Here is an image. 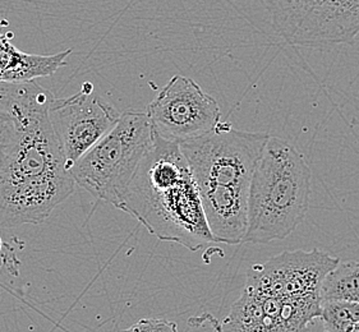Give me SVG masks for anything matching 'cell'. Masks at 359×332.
Here are the masks:
<instances>
[{
    "mask_svg": "<svg viewBox=\"0 0 359 332\" xmlns=\"http://www.w3.org/2000/svg\"><path fill=\"white\" fill-rule=\"evenodd\" d=\"M323 327L326 332H348L359 322V303L344 300H326L321 303Z\"/></svg>",
    "mask_w": 359,
    "mask_h": 332,
    "instance_id": "obj_13",
    "label": "cell"
},
{
    "mask_svg": "<svg viewBox=\"0 0 359 332\" xmlns=\"http://www.w3.org/2000/svg\"><path fill=\"white\" fill-rule=\"evenodd\" d=\"M320 298L326 300H344L359 303V262H339L323 277L320 286Z\"/></svg>",
    "mask_w": 359,
    "mask_h": 332,
    "instance_id": "obj_12",
    "label": "cell"
},
{
    "mask_svg": "<svg viewBox=\"0 0 359 332\" xmlns=\"http://www.w3.org/2000/svg\"><path fill=\"white\" fill-rule=\"evenodd\" d=\"M93 90V85L86 83L79 94L65 99L54 97L49 109L51 127L69 169L108 134L121 118L114 106Z\"/></svg>",
    "mask_w": 359,
    "mask_h": 332,
    "instance_id": "obj_9",
    "label": "cell"
},
{
    "mask_svg": "<svg viewBox=\"0 0 359 332\" xmlns=\"http://www.w3.org/2000/svg\"><path fill=\"white\" fill-rule=\"evenodd\" d=\"M276 34L290 45L351 43L359 35V0H264Z\"/></svg>",
    "mask_w": 359,
    "mask_h": 332,
    "instance_id": "obj_6",
    "label": "cell"
},
{
    "mask_svg": "<svg viewBox=\"0 0 359 332\" xmlns=\"http://www.w3.org/2000/svg\"><path fill=\"white\" fill-rule=\"evenodd\" d=\"M348 332H359V322H357L355 325L353 326L352 328Z\"/></svg>",
    "mask_w": 359,
    "mask_h": 332,
    "instance_id": "obj_15",
    "label": "cell"
},
{
    "mask_svg": "<svg viewBox=\"0 0 359 332\" xmlns=\"http://www.w3.org/2000/svg\"><path fill=\"white\" fill-rule=\"evenodd\" d=\"M340 260L320 249L284 251L253 265L245 290L276 299L320 296L323 277Z\"/></svg>",
    "mask_w": 359,
    "mask_h": 332,
    "instance_id": "obj_10",
    "label": "cell"
},
{
    "mask_svg": "<svg viewBox=\"0 0 359 332\" xmlns=\"http://www.w3.org/2000/svg\"><path fill=\"white\" fill-rule=\"evenodd\" d=\"M118 209L160 240L191 252L219 243L208 228L198 188L180 144L155 130Z\"/></svg>",
    "mask_w": 359,
    "mask_h": 332,
    "instance_id": "obj_2",
    "label": "cell"
},
{
    "mask_svg": "<svg viewBox=\"0 0 359 332\" xmlns=\"http://www.w3.org/2000/svg\"><path fill=\"white\" fill-rule=\"evenodd\" d=\"M311 178L302 152L270 136L252 174L243 243L267 244L287 238L309 212Z\"/></svg>",
    "mask_w": 359,
    "mask_h": 332,
    "instance_id": "obj_3",
    "label": "cell"
},
{
    "mask_svg": "<svg viewBox=\"0 0 359 332\" xmlns=\"http://www.w3.org/2000/svg\"><path fill=\"white\" fill-rule=\"evenodd\" d=\"M320 296L276 299L243 289L223 321L205 314L188 324L208 322L215 332H309L321 314Z\"/></svg>",
    "mask_w": 359,
    "mask_h": 332,
    "instance_id": "obj_7",
    "label": "cell"
},
{
    "mask_svg": "<svg viewBox=\"0 0 359 332\" xmlns=\"http://www.w3.org/2000/svg\"><path fill=\"white\" fill-rule=\"evenodd\" d=\"M325 332H326V331H325Z\"/></svg>",
    "mask_w": 359,
    "mask_h": 332,
    "instance_id": "obj_18",
    "label": "cell"
},
{
    "mask_svg": "<svg viewBox=\"0 0 359 332\" xmlns=\"http://www.w3.org/2000/svg\"><path fill=\"white\" fill-rule=\"evenodd\" d=\"M122 332H180L175 322L165 318H142Z\"/></svg>",
    "mask_w": 359,
    "mask_h": 332,
    "instance_id": "obj_14",
    "label": "cell"
},
{
    "mask_svg": "<svg viewBox=\"0 0 359 332\" xmlns=\"http://www.w3.org/2000/svg\"><path fill=\"white\" fill-rule=\"evenodd\" d=\"M4 116H6V113L3 110H0V120L4 118Z\"/></svg>",
    "mask_w": 359,
    "mask_h": 332,
    "instance_id": "obj_16",
    "label": "cell"
},
{
    "mask_svg": "<svg viewBox=\"0 0 359 332\" xmlns=\"http://www.w3.org/2000/svg\"><path fill=\"white\" fill-rule=\"evenodd\" d=\"M54 96L35 81L0 83V228L43 223L77 184L51 127Z\"/></svg>",
    "mask_w": 359,
    "mask_h": 332,
    "instance_id": "obj_1",
    "label": "cell"
},
{
    "mask_svg": "<svg viewBox=\"0 0 359 332\" xmlns=\"http://www.w3.org/2000/svg\"><path fill=\"white\" fill-rule=\"evenodd\" d=\"M1 249H3V240L0 238V252H1Z\"/></svg>",
    "mask_w": 359,
    "mask_h": 332,
    "instance_id": "obj_17",
    "label": "cell"
},
{
    "mask_svg": "<svg viewBox=\"0 0 359 332\" xmlns=\"http://www.w3.org/2000/svg\"><path fill=\"white\" fill-rule=\"evenodd\" d=\"M152 132L146 111H124L114 128L71 166L69 172L76 184L118 209L151 145Z\"/></svg>",
    "mask_w": 359,
    "mask_h": 332,
    "instance_id": "obj_4",
    "label": "cell"
},
{
    "mask_svg": "<svg viewBox=\"0 0 359 332\" xmlns=\"http://www.w3.org/2000/svg\"><path fill=\"white\" fill-rule=\"evenodd\" d=\"M146 113L160 136L178 144L202 137L222 122V110L215 99L184 76H174Z\"/></svg>",
    "mask_w": 359,
    "mask_h": 332,
    "instance_id": "obj_8",
    "label": "cell"
},
{
    "mask_svg": "<svg viewBox=\"0 0 359 332\" xmlns=\"http://www.w3.org/2000/svg\"><path fill=\"white\" fill-rule=\"evenodd\" d=\"M265 132L234 130L220 123L208 134L180 144L198 189L237 188L250 191L252 174L266 142Z\"/></svg>",
    "mask_w": 359,
    "mask_h": 332,
    "instance_id": "obj_5",
    "label": "cell"
},
{
    "mask_svg": "<svg viewBox=\"0 0 359 332\" xmlns=\"http://www.w3.org/2000/svg\"><path fill=\"white\" fill-rule=\"evenodd\" d=\"M72 49L37 55L17 49L7 34H0V83H23L49 77L67 64Z\"/></svg>",
    "mask_w": 359,
    "mask_h": 332,
    "instance_id": "obj_11",
    "label": "cell"
}]
</instances>
